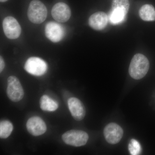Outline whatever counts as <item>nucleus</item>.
Wrapping results in <instances>:
<instances>
[{
    "instance_id": "nucleus-13",
    "label": "nucleus",
    "mask_w": 155,
    "mask_h": 155,
    "mask_svg": "<svg viewBox=\"0 0 155 155\" xmlns=\"http://www.w3.org/2000/svg\"><path fill=\"white\" fill-rule=\"evenodd\" d=\"M127 14V13L122 9L112 8L108 16L109 21L114 25L119 24L124 21Z\"/></svg>"
},
{
    "instance_id": "nucleus-15",
    "label": "nucleus",
    "mask_w": 155,
    "mask_h": 155,
    "mask_svg": "<svg viewBox=\"0 0 155 155\" xmlns=\"http://www.w3.org/2000/svg\"><path fill=\"white\" fill-rule=\"evenodd\" d=\"M39 103L41 109L42 110L53 112L58 108V103L46 95L41 97Z\"/></svg>"
},
{
    "instance_id": "nucleus-10",
    "label": "nucleus",
    "mask_w": 155,
    "mask_h": 155,
    "mask_svg": "<svg viewBox=\"0 0 155 155\" xmlns=\"http://www.w3.org/2000/svg\"><path fill=\"white\" fill-rule=\"evenodd\" d=\"M26 126L28 132L34 136L41 135L47 130L45 123L38 116H33L29 118L26 123Z\"/></svg>"
},
{
    "instance_id": "nucleus-14",
    "label": "nucleus",
    "mask_w": 155,
    "mask_h": 155,
    "mask_svg": "<svg viewBox=\"0 0 155 155\" xmlns=\"http://www.w3.org/2000/svg\"><path fill=\"white\" fill-rule=\"evenodd\" d=\"M140 17L144 21L155 20V9L153 6L146 4L142 6L139 11Z\"/></svg>"
},
{
    "instance_id": "nucleus-7",
    "label": "nucleus",
    "mask_w": 155,
    "mask_h": 155,
    "mask_svg": "<svg viewBox=\"0 0 155 155\" xmlns=\"http://www.w3.org/2000/svg\"><path fill=\"white\" fill-rule=\"evenodd\" d=\"M106 140L111 144L118 143L123 135V130L119 125L115 123L108 124L104 129Z\"/></svg>"
},
{
    "instance_id": "nucleus-12",
    "label": "nucleus",
    "mask_w": 155,
    "mask_h": 155,
    "mask_svg": "<svg viewBox=\"0 0 155 155\" xmlns=\"http://www.w3.org/2000/svg\"><path fill=\"white\" fill-rule=\"evenodd\" d=\"M109 18L106 13L98 12L90 17L88 23L90 27L96 30H101L105 28L108 24Z\"/></svg>"
},
{
    "instance_id": "nucleus-6",
    "label": "nucleus",
    "mask_w": 155,
    "mask_h": 155,
    "mask_svg": "<svg viewBox=\"0 0 155 155\" xmlns=\"http://www.w3.org/2000/svg\"><path fill=\"white\" fill-rule=\"evenodd\" d=\"M2 26L5 35L10 39L18 38L21 33V28L17 19L11 16L3 20Z\"/></svg>"
},
{
    "instance_id": "nucleus-18",
    "label": "nucleus",
    "mask_w": 155,
    "mask_h": 155,
    "mask_svg": "<svg viewBox=\"0 0 155 155\" xmlns=\"http://www.w3.org/2000/svg\"><path fill=\"white\" fill-rule=\"evenodd\" d=\"M128 150L130 154L137 155L140 154L141 147L139 143L135 139H132L128 144Z\"/></svg>"
},
{
    "instance_id": "nucleus-1",
    "label": "nucleus",
    "mask_w": 155,
    "mask_h": 155,
    "mask_svg": "<svg viewBox=\"0 0 155 155\" xmlns=\"http://www.w3.org/2000/svg\"><path fill=\"white\" fill-rule=\"evenodd\" d=\"M148 60L143 54H137L130 62L129 73L134 79L139 80L144 77L149 69Z\"/></svg>"
},
{
    "instance_id": "nucleus-11",
    "label": "nucleus",
    "mask_w": 155,
    "mask_h": 155,
    "mask_svg": "<svg viewBox=\"0 0 155 155\" xmlns=\"http://www.w3.org/2000/svg\"><path fill=\"white\" fill-rule=\"evenodd\" d=\"M68 107L72 117L76 121L83 120L86 114L82 103L76 97H71L68 101Z\"/></svg>"
},
{
    "instance_id": "nucleus-3",
    "label": "nucleus",
    "mask_w": 155,
    "mask_h": 155,
    "mask_svg": "<svg viewBox=\"0 0 155 155\" xmlns=\"http://www.w3.org/2000/svg\"><path fill=\"white\" fill-rule=\"evenodd\" d=\"M62 139L66 144L75 147H81L86 144L89 138L85 131L71 130L65 132L62 135Z\"/></svg>"
},
{
    "instance_id": "nucleus-4",
    "label": "nucleus",
    "mask_w": 155,
    "mask_h": 155,
    "mask_svg": "<svg viewBox=\"0 0 155 155\" xmlns=\"http://www.w3.org/2000/svg\"><path fill=\"white\" fill-rule=\"evenodd\" d=\"M7 94L8 97L14 102H19L23 98L24 90L22 84L16 76H11L8 78Z\"/></svg>"
},
{
    "instance_id": "nucleus-8",
    "label": "nucleus",
    "mask_w": 155,
    "mask_h": 155,
    "mask_svg": "<svg viewBox=\"0 0 155 155\" xmlns=\"http://www.w3.org/2000/svg\"><path fill=\"white\" fill-rule=\"evenodd\" d=\"M45 35L49 40L53 42L61 41L65 35V29L62 25L57 22H48L45 26Z\"/></svg>"
},
{
    "instance_id": "nucleus-19",
    "label": "nucleus",
    "mask_w": 155,
    "mask_h": 155,
    "mask_svg": "<svg viewBox=\"0 0 155 155\" xmlns=\"http://www.w3.org/2000/svg\"><path fill=\"white\" fill-rule=\"evenodd\" d=\"M5 67V63L2 56L0 57V72H2Z\"/></svg>"
},
{
    "instance_id": "nucleus-17",
    "label": "nucleus",
    "mask_w": 155,
    "mask_h": 155,
    "mask_svg": "<svg viewBox=\"0 0 155 155\" xmlns=\"http://www.w3.org/2000/svg\"><path fill=\"white\" fill-rule=\"evenodd\" d=\"M130 4L129 0H113L112 2V8L122 9L127 13L129 11Z\"/></svg>"
},
{
    "instance_id": "nucleus-20",
    "label": "nucleus",
    "mask_w": 155,
    "mask_h": 155,
    "mask_svg": "<svg viewBox=\"0 0 155 155\" xmlns=\"http://www.w3.org/2000/svg\"><path fill=\"white\" fill-rule=\"evenodd\" d=\"M8 0H0V2H7Z\"/></svg>"
},
{
    "instance_id": "nucleus-9",
    "label": "nucleus",
    "mask_w": 155,
    "mask_h": 155,
    "mask_svg": "<svg viewBox=\"0 0 155 155\" xmlns=\"http://www.w3.org/2000/svg\"><path fill=\"white\" fill-rule=\"evenodd\" d=\"M51 15L56 21L60 22H67L71 16V11L69 6L65 3L59 2L53 7Z\"/></svg>"
},
{
    "instance_id": "nucleus-5",
    "label": "nucleus",
    "mask_w": 155,
    "mask_h": 155,
    "mask_svg": "<svg viewBox=\"0 0 155 155\" xmlns=\"http://www.w3.org/2000/svg\"><path fill=\"white\" fill-rule=\"evenodd\" d=\"M24 68L25 71L35 76L44 75L48 69V65L41 58L31 57L25 62Z\"/></svg>"
},
{
    "instance_id": "nucleus-16",
    "label": "nucleus",
    "mask_w": 155,
    "mask_h": 155,
    "mask_svg": "<svg viewBox=\"0 0 155 155\" xmlns=\"http://www.w3.org/2000/svg\"><path fill=\"white\" fill-rule=\"evenodd\" d=\"M13 130L12 123L8 120H4L0 122V137L6 139L11 135Z\"/></svg>"
},
{
    "instance_id": "nucleus-2",
    "label": "nucleus",
    "mask_w": 155,
    "mask_h": 155,
    "mask_svg": "<svg viewBox=\"0 0 155 155\" xmlns=\"http://www.w3.org/2000/svg\"><path fill=\"white\" fill-rule=\"evenodd\" d=\"M47 9L43 3L39 0H33L28 7L27 15L29 20L35 24L44 22L47 17Z\"/></svg>"
}]
</instances>
